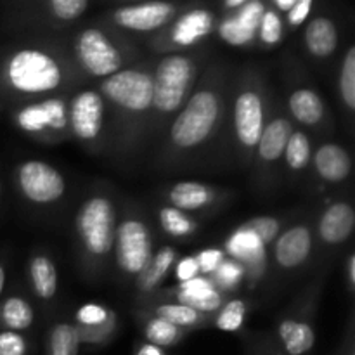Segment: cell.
Listing matches in <instances>:
<instances>
[{
    "mask_svg": "<svg viewBox=\"0 0 355 355\" xmlns=\"http://www.w3.org/2000/svg\"><path fill=\"white\" fill-rule=\"evenodd\" d=\"M3 80L21 96H42L59 89L62 69L52 54L40 49H21L3 64Z\"/></svg>",
    "mask_w": 355,
    "mask_h": 355,
    "instance_id": "6da1fadb",
    "label": "cell"
},
{
    "mask_svg": "<svg viewBox=\"0 0 355 355\" xmlns=\"http://www.w3.org/2000/svg\"><path fill=\"white\" fill-rule=\"evenodd\" d=\"M220 114V97L215 90L201 89L191 96L172 123L170 139L179 149H194L203 144L215 130Z\"/></svg>",
    "mask_w": 355,
    "mask_h": 355,
    "instance_id": "7a4b0ae2",
    "label": "cell"
},
{
    "mask_svg": "<svg viewBox=\"0 0 355 355\" xmlns=\"http://www.w3.org/2000/svg\"><path fill=\"white\" fill-rule=\"evenodd\" d=\"M76 232L80 241L92 257H106L113 250L116 232V214L106 196H92L76 214Z\"/></svg>",
    "mask_w": 355,
    "mask_h": 355,
    "instance_id": "3957f363",
    "label": "cell"
},
{
    "mask_svg": "<svg viewBox=\"0 0 355 355\" xmlns=\"http://www.w3.org/2000/svg\"><path fill=\"white\" fill-rule=\"evenodd\" d=\"M194 62L186 55H166L153 76V106L159 113H173L186 99L193 85Z\"/></svg>",
    "mask_w": 355,
    "mask_h": 355,
    "instance_id": "277c9868",
    "label": "cell"
},
{
    "mask_svg": "<svg viewBox=\"0 0 355 355\" xmlns=\"http://www.w3.org/2000/svg\"><path fill=\"white\" fill-rule=\"evenodd\" d=\"M101 96L130 113L153 106V75L142 69H120L101 83Z\"/></svg>",
    "mask_w": 355,
    "mask_h": 355,
    "instance_id": "5b68a950",
    "label": "cell"
},
{
    "mask_svg": "<svg viewBox=\"0 0 355 355\" xmlns=\"http://www.w3.org/2000/svg\"><path fill=\"white\" fill-rule=\"evenodd\" d=\"M113 248L118 267L125 274H142L153 259V241L148 225L139 218L123 220L114 232Z\"/></svg>",
    "mask_w": 355,
    "mask_h": 355,
    "instance_id": "8992f818",
    "label": "cell"
},
{
    "mask_svg": "<svg viewBox=\"0 0 355 355\" xmlns=\"http://www.w3.org/2000/svg\"><path fill=\"white\" fill-rule=\"evenodd\" d=\"M75 54L80 64L94 76L107 78L120 71L123 64L121 52L99 28H87L75 38Z\"/></svg>",
    "mask_w": 355,
    "mask_h": 355,
    "instance_id": "52a82bcc",
    "label": "cell"
},
{
    "mask_svg": "<svg viewBox=\"0 0 355 355\" xmlns=\"http://www.w3.org/2000/svg\"><path fill=\"white\" fill-rule=\"evenodd\" d=\"M17 186L28 201L51 205L66 193V180L58 168L40 159H28L17 166Z\"/></svg>",
    "mask_w": 355,
    "mask_h": 355,
    "instance_id": "ba28073f",
    "label": "cell"
},
{
    "mask_svg": "<svg viewBox=\"0 0 355 355\" xmlns=\"http://www.w3.org/2000/svg\"><path fill=\"white\" fill-rule=\"evenodd\" d=\"M69 123L73 134L82 141H94L104 125V99L96 90H80L69 104Z\"/></svg>",
    "mask_w": 355,
    "mask_h": 355,
    "instance_id": "9c48e42d",
    "label": "cell"
},
{
    "mask_svg": "<svg viewBox=\"0 0 355 355\" xmlns=\"http://www.w3.org/2000/svg\"><path fill=\"white\" fill-rule=\"evenodd\" d=\"M263 127L262 96L253 89L241 90L234 103V130L238 141L248 149L257 148Z\"/></svg>",
    "mask_w": 355,
    "mask_h": 355,
    "instance_id": "30bf717a",
    "label": "cell"
},
{
    "mask_svg": "<svg viewBox=\"0 0 355 355\" xmlns=\"http://www.w3.org/2000/svg\"><path fill=\"white\" fill-rule=\"evenodd\" d=\"M175 14V6L166 2H148L125 6L114 10L113 19L118 26L132 31H151L163 26Z\"/></svg>",
    "mask_w": 355,
    "mask_h": 355,
    "instance_id": "8fae6325",
    "label": "cell"
},
{
    "mask_svg": "<svg viewBox=\"0 0 355 355\" xmlns=\"http://www.w3.org/2000/svg\"><path fill=\"white\" fill-rule=\"evenodd\" d=\"M16 120L24 132H31V134H42L52 128L59 130L66 127L64 103L59 99H51L23 107L16 114Z\"/></svg>",
    "mask_w": 355,
    "mask_h": 355,
    "instance_id": "7c38bea8",
    "label": "cell"
},
{
    "mask_svg": "<svg viewBox=\"0 0 355 355\" xmlns=\"http://www.w3.org/2000/svg\"><path fill=\"white\" fill-rule=\"evenodd\" d=\"M312 252V232L305 225H293L276 239L274 257L283 269H297Z\"/></svg>",
    "mask_w": 355,
    "mask_h": 355,
    "instance_id": "4fadbf2b",
    "label": "cell"
},
{
    "mask_svg": "<svg viewBox=\"0 0 355 355\" xmlns=\"http://www.w3.org/2000/svg\"><path fill=\"white\" fill-rule=\"evenodd\" d=\"M266 6L260 2H246L238 16L227 17L220 24V37L231 45H245L255 38Z\"/></svg>",
    "mask_w": 355,
    "mask_h": 355,
    "instance_id": "5bb4252c",
    "label": "cell"
},
{
    "mask_svg": "<svg viewBox=\"0 0 355 355\" xmlns=\"http://www.w3.org/2000/svg\"><path fill=\"white\" fill-rule=\"evenodd\" d=\"M354 227L355 211L349 203H343V201L331 205L319 220V234L322 241L328 245L345 243L354 232Z\"/></svg>",
    "mask_w": 355,
    "mask_h": 355,
    "instance_id": "9a60e30c",
    "label": "cell"
},
{
    "mask_svg": "<svg viewBox=\"0 0 355 355\" xmlns=\"http://www.w3.org/2000/svg\"><path fill=\"white\" fill-rule=\"evenodd\" d=\"M314 166L326 182H343L352 172V159L345 148L329 142L315 151Z\"/></svg>",
    "mask_w": 355,
    "mask_h": 355,
    "instance_id": "2e32d148",
    "label": "cell"
},
{
    "mask_svg": "<svg viewBox=\"0 0 355 355\" xmlns=\"http://www.w3.org/2000/svg\"><path fill=\"white\" fill-rule=\"evenodd\" d=\"M177 298L182 305H187L196 312H214L220 309L222 297L214 284L205 277H194V279L182 283L179 286Z\"/></svg>",
    "mask_w": 355,
    "mask_h": 355,
    "instance_id": "e0dca14e",
    "label": "cell"
},
{
    "mask_svg": "<svg viewBox=\"0 0 355 355\" xmlns=\"http://www.w3.org/2000/svg\"><path fill=\"white\" fill-rule=\"evenodd\" d=\"M305 45L314 58H329L338 47V30L329 17L318 16L305 28Z\"/></svg>",
    "mask_w": 355,
    "mask_h": 355,
    "instance_id": "ac0fdd59",
    "label": "cell"
},
{
    "mask_svg": "<svg viewBox=\"0 0 355 355\" xmlns=\"http://www.w3.org/2000/svg\"><path fill=\"white\" fill-rule=\"evenodd\" d=\"M291 123L283 116H277L270 120L263 127L259 139V158L266 163H272L284 155V148L288 144V139L291 135Z\"/></svg>",
    "mask_w": 355,
    "mask_h": 355,
    "instance_id": "d6986e66",
    "label": "cell"
},
{
    "mask_svg": "<svg viewBox=\"0 0 355 355\" xmlns=\"http://www.w3.org/2000/svg\"><path fill=\"white\" fill-rule=\"evenodd\" d=\"M211 28H214L211 12L203 9L191 10V12L179 17L172 31V38L179 45H193L207 37Z\"/></svg>",
    "mask_w": 355,
    "mask_h": 355,
    "instance_id": "ffe728a7",
    "label": "cell"
},
{
    "mask_svg": "<svg viewBox=\"0 0 355 355\" xmlns=\"http://www.w3.org/2000/svg\"><path fill=\"white\" fill-rule=\"evenodd\" d=\"M290 111L295 116V120L307 127H314V125L321 123L324 118V103H322L321 96L315 90L302 87L291 92L290 101Z\"/></svg>",
    "mask_w": 355,
    "mask_h": 355,
    "instance_id": "44dd1931",
    "label": "cell"
},
{
    "mask_svg": "<svg viewBox=\"0 0 355 355\" xmlns=\"http://www.w3.org/2000/svg\"><path fill=\"white\" fill-rule=\"evenodd\" d=\"M279 338L290 355H304L312 350L315 343V333L307 322L284 319L279 324Z\"/></svg>",
    "mask_w": 355,
    "mask_h": 355,
    "instance_id": "7402d4cb",
    "label": "cell"
},
{
    "mask_svg": "<svg viewBox=\"0 0 355 355\" xmlns=\"http://www.w3.org/2000/svg\"><path fill=\"white\" fill-rule=\"evenodd\" d=\"M30 279L35 295L42 300H51L58 291V270L49 257L37 255L31 259Z\"/></svg>",
    "mask_w": 355,
    "mask_h": 355,
    "instance_id": "603a6c76",
    "label": "cell"
},
{
    "mask_svg": "<svg viewBox=\"0 0 355 355\" xmlns=\"http://www.w3.org/2000/svg\"><path fill=\"white\" fill-rule=\"evenodd\" d=\"M168 198L173 208L180 211H191L207 207L211 200V193L205 184L186 180V182L175 184L170 189Z\"/></svg>",
    "mask_w": 355,
    "mask_h": 355,
    "instance_id": "cb8c5ba5",
    "label": "cell"
},
{
    "mask_svg": "<svg viewBox=\"0 0 355 355\" xmlns=\"http://www.w3.org/2000/svg\"><path fill=\"white\" fill-rule=\"evenodd\" d=\"M35 312L23 297L12 295L0 305V322L7 331H24L33 324Z\"/></svg>",
    "mask_w": 355,
    "mask_h": 355,
    "instance_id": "d4e9b609",
    "label": "cell"
},
{
    "mask_svg": "<svg viewBox=\"0 0 355 355\" xmlns=\"http://www.w3.org/2000/svg\"><path fill=\"white\" fill-rule=\"evenodd\" d=\"M80 333L69 322H58L49 335V355H78Z\"/></svg>",
    "mask_w": 355,
    "mask_h": 355,
    "instance_id": "484cf974",
    "label": "cell"
},
{
    "mask_svg": "<svg viewBox=\"0 0 355 355\" xmlns=\"http://www.w3.org/2000/svg\"><path fill=\"white\" fill-rule=\"evenodd\" d=\"M173 262H175V250L166 246L162 252L156 253L149 262L148 269L142 272V288L144 290H153L159 284V281L165 279L168 270L172 269Z\"/></svg>",
    "mask_w": 355,
    "mask_h": 355,
    "instance_id": "4316f807",
    "label": "cell"
},
{
    "mask_svg": "<svg viewBox=\"0 0 355 355\" xmlns=\"http://www.w3.org/2000/svg\"><path fill=\"white\" fill-rule=\"evenodd\" d=\"M284 158L291 170H304L311 162V141L304 132H291L284 148Z\"/></svg>",
    "mask_w": 355,
    "mask_h": 355,
    "instance_id": "83f0119b",
    "label": "cell"
},
{
    "mask_svg": "<svg viewBox=\"0 0 355 355\" xmlns=\"http://www.w3.org/2000/svg\"><path fill=\"white\" fill-rule=\"evenodd\" d=\"M156 318L177 326V328H186V326H194L201 321L200 312L193 311L191 307L182 304H165L156 307Z\"/></svg>",
    "mask_w": 355,
    "mask_h": 355,
    "instance_id": "f1b7e54d",
    "label": "cell"
},
{
    "mask_svg": "<svg viewBox=\"0 0 355 355\" xmlns=\"http://www.w3.org/2000/svg\"><path fill=\"white\" fill-rule=\"evenodd\" d=\"M159 224H162L163 231L175 236V238L193 234L194 227H196L194 222L184 211L177 210L173 207H166L159 210Z\"/></svg>",
    "mask_w": 355,
    "mask_h": 355,
    "instance_id": "f546056e",
    "label": "cell"
},
{
    "mask_svg": "<svg viewBox=\"0 0 355 355\" xmlns=\"http://www.w3.org/2000/svg\"><path fill=\"white\" fill-rule=\"evenodd\" d=\"M144 335L148 338V343L155 347H170L179 340L180 328L170 324V322L163 321V319L155 318L146 324Z\"/></svg>",
    "mask_w": 355,
    "mask_h": 355,
    "instance_id": "4dcf8cb0",
    "label": "cell"
},
{
    "mask_svg": "<svg viewBox=\"0 0 355 355\" xmlns=\"http://www.w3.org/2000/svg\"><path fill=\"white\" fill-rule=\"evenodd\" d=\"M246 318V304L243 300H231L229 304H225L224 307L220 309L217 315V321H215V326H217L220 331L225 333H234L238 329H241L243 322H245Z\"/></svg>",
    "mask_w": 355,
    "mask_h": 355,
    "instance_id": "1f68e13d",
    "label": "cell"
},
{
    "mask_svg": "<svg viewBox=\"0 0 355 355\" xmlns=\"http://www.w3.org/2000/svg\"><path fill=\"white\" fill-rule=\"evenodd\" d=\"M340 94L350 111L355 110V47L347 51L340 73Z\"/></svg>",
    "mask_w": 355,
    "mask_h": 355,
    "instance_id": "d6a6232c",
    "label": "cell"
},
{
    "mask_svg": "<svg viewBox=\"0 0 355 355\" xmlns=\"http://www.w3.org/2000/svg\"><path fill=\"white\" fill-rule=\"evenodd\" d=\"M243 229L252 232V234L259 239L260 245L266 246L269 245V243H272L274 239L277 238V234H279V220L274 217H266V215H263V217H255L250 222H246V224L243 225Z\"/></svg>",
    "mask_w": 355,
    "mask_h": 355,
    "instance_id": "836d02e7",
    "label": "cell"
},
{
    "mask_svg": "<svg viewBox=\"0 0 355 355\" xmlns=\"http://www.w3.org/2000/svg\"><path fill=\"white\" fill-rule=\"evenodd\" d=\"M259 246H262L260 245L259 239H257L252 232L246 231V229H243V227H241V231L236 232V234L232 236L227 243L229 252H232L236 257H239V259H245V260L255 259V257L259 255Z\"/></svg>",
    "mask_w": 355,
    "mask_h": 355,
    "instance_id": "e575fe53",
    "label": "cell"
},
{
    "mask_svg": "<svg viewBox=\"0 0 355 355\" xmlns=\"http://www.w3.org/2000/svg\"><path fill=\"white\" fill-rule=\"evenodd\" d=\"M259 37L263 44L276 45L283 37V21L276 10H266L259 24Z\"/></svg>",
    "mask_w": 355,
    "mask_h": 355,
    "instance_id": "d590c367",
    "label": "cell"
},
{
    "mask_svg": "<svg viewBox=\"0 0 355 355\" xmlns=\"http://www.w3.org/2000/svg\"><path fill=\"white\" fill-rule=\"evenodd\" d=\"M49 9L59 19L75 21L89 9V2L87 0H52L49 3Z\"/></svg>",
    "mask_w": 355,
    "mask_h": 355,
    "instance_id": "8d00e7d4",
    "label": "cell"
},
{
    "mask_svg": "<svg viewBox=\"0 0 355 355\" xmlns=\"http://www.w3.org/2000/svg\"><path fill=\"white\" fill-rule=\"evenodd\" d=\"M107 311L99 304H85L76 311V321L87 328H99L107 321Z\"/></svg>",
    "mask_w": 355,
    "mask_h": 355,
    "instance_id": "74e56055",
    "label": "cell"
},
{
    "mask_svg": "<svg viewBox=\"0 0 355 355\" xmlns=\"http://www.w3.org/2000/svg\"><path fill=\"white\" fill-rule=\"evenodd\" d=\"M0 355H26V342L19 333L0 331Z\"/></svg>",
    "mask_w": 355,
    "mask_h": 355,
    "instance_id": "f35d334b",
    "label": "cell"
},
{
    "mask_svg": "<svg viewBox=\"0 0 355 355\" xmlns=\"http://www.w3.org/2000/svg\"><path fill=\"white\" fill-rule=\"evenodd\" d=\"M200 274L201 270H200V266H198L196 257H186V259H180L175 267V277L180 284L194 279V277H198Z\"/></svg>",
    "mask_w": 355,
    "mask_h": 355,
    "instance_id": "ab89813d",
    "label": "cell"
},
{
    "mask_svg": "<svg viewBox=\"0 0 355 355\" xmlns=\"http://www.w3.org/2000/svg\"><path fill=\"white\" fill-rule=\"evenodd\" d=\"M222 259L224 257H222V252H218V250H205V252H201L196 257L198 266H200V270L203 274H214L218 269V266L224 262Z\"/></svg>",
    "mask_w": 355,
    "mask_h": 355,
    "instance_id": "60d3db41",
    "label": "cell"
},
{
    "mask_svg": "<svg viewBox=\"0 0 355 355\" xmlns=\"http://www.w3.org/2000/svg\"><path fill=\"white\" fill-rule=\"evenodd\" d=\"M312 7H314V2L312 0H297L293 9L288 12V23L291 26H300L302 23H305V19L311 14Z\"/></svg>",
    "mask_w": 355,
    "mask_h": 355,
    "instance_id": "b9f144b4",
    "label": "cell"
},
{
    "mask_svg": "<svg viewBox=\"0 0 355 355\" xmlns=\"http://www.w3.org/2000/svg\"><path fill=\"white\" fill-rule=\"evenodd\" d=\"M215 272H217L218 279L224 281V283H234L241 277V269L234 262H222Z\"/></svg>",
    "mask_w": 355,
    "mask_h": 355,
    "instance_id": "7bdbcfd3",
    "label": "cell"
},
{
    "mask_svg": "<svg viewBox=\"0 0 355 355\" xmlns=\"http://www.w3.org/2000/svg\"><path fill=\"white\" fill-rule=\"evenodd\" d=\"M135 355H166V354L163 352L159 347L151 345V343H146V345H142L141 349L137 350V354H135Z\"/></svg>",
    "mask_w": 355,
    "mask_h": 355,
    "instance_id": "ee69618b",
    "label": "cell"
},
{
    "mask_svg": "<svg viewBox=\"0 0 355 355\" xmlns=\"http://www.w3.org/2000/svg\"><path fill=\"white\" fill-rule=\"evenodd\" d=\"M295 3H297V0H276V2H274V7H276V9H279L281 12L288 14L291 9H293Z\"/></svg>",
    "mask_w": 355,
    "mask_h": 355,
    "instance_id": "f6af8a7d",
    "label": "cell"
},
{
    "mask_svg": "<svg viewBox=\"0 0 355 355\" xmlns=\"http://www.w3.org/2000/svg\"><path fill=\"white\" fill-rule=\"evenodd\" d=\"M245 3V0H227L225 2V9H241Z\"/></svg>",
    "mask_w": 355,
    "mask_h": 355,
    "instance_id": "bcb514c9",
    "label": "cell"
},
{
    "mask_svg": "<svg viewBox=\"0 0 355 355\" xmlns=\"http://www.w3.org/2000/svg\"><path fill=\"white\" fill-rule=\"evenodd\" d=\"M6 279H7V270L3 263H0V295H2L3 288H6Z\"/></svg>",
    "mask_w": 355,
    "mask_h": 355,
    "instance_id": "7dc6e473",
    "label": "cell"
},
{
    "mask_svg": "<svg viewBox=\"0 0 355 355\" xmlns=\"http://www.w3.org/2000/svg\"><path fill=\"white\" fill-rule=\"evenodd\" d=\"M349 281H350V284L354 286V283H355V259L354 257H350V260H349Z\"/></svg>",
    "mask_w": 355,
    "mask_h": 355,
    "instance_id": "c3c4849f",
    "label": "cell"
},
{
    "mask_svg": "<svg viewBox=\"0 0 355 355\" xmlns=\"http://www.w3.org/2000/svg\"><path fill=\"white\" fill-rule=\"evenodd\" d=\"M0 196H2V184H0Z\"/></svg>",
    "mask_w": 355,
    "mask_h": 355,
    "instance_id": "681fc988",
    "label": "cell"
},
{
    "mask_svg": "<svg viewBox=\"0 0 355 355\" xmlns=\"http://www.w3.org/2000/svg\"><path fill=\"white\" fill-rule=\"evenodd\" d=\"M277 355H281V354H277Z\"/></svg>",
    "mask_w": 355,
    "mask_h": 355,
    "instance_id": "f907efd6",
    "label": "cell"
}]
</instances>
